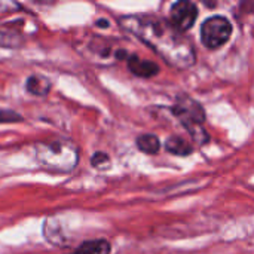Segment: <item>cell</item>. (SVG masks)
<instances>
[{"label": "cell", "instance_id": "6da1fadb", "mask_svg": "<svg viewBox=\"0 0 254 254\" xmlns=\"http://www.w3.org/2000/svg\"><path fill=\"white\" fill-rule=\"evenodd\" d=\"M119 24L174 68L186 70L196 63V51L190 39L165 19L144 15H127L119 18Z\"/></svg>", "mask_w": 254, "mask_h": 254}, {"label": "cell", "instance_id": "7a4b0ae2", "mask_svg": "<svg viewBox=\"0 0 254 254\" xmlns=\"http://www.w3.org/2000/svg\"><path fill=\"white\" fill-rule=\"evenodd\" d=\"M34 156L39 165L52 173H71L79 162L77 146L64 138H52L37 141L34 144Z\"/></svg>", "mask_w": 254, "mask_h": 254}, {"label": "cell", "instance_id": "3957f363", "mask_svg": "<svg viewBox=\"0 0 254 254\" xmlns=\"http://www.w3.org/2000/svg\"><path fill=\"white\" fill-rule=\"evenodd\" d=\"M232 36V24L226 16L213 15L201 24V42L205 48L214 51L229 42Z\"/></svg>", "mask_w": 254, "mask_h": 254}, {"label": "cell", "instance_id": "277c9868", "mask_svg": "<svg viewBox=\"0 0 254 254\" xmlns=\"http://www.w3.org/2000/svg\"><path fill=\"white\" fill-rule=\"evenodd\" d=\"M171 113L180 121L183 127L186 125H204L205 110L199 101L189 97L188 94L177 95L174 104L171 106Z\"/></svg>", "mask_w": 254, "mask_h": 254}, {"label": "cell", "instance_id": "5b68a950", "mask_svg": "<svg viewBox=\"0 0 254 254\" xmlns=\"http://www.w3.org/2000/svg\"><path fill=\"white\" fill-rule=\"evenodd\" d=\"M196 18H198V7L193 1L179 0L173 3L170 7V24L180 33L190 30Z\"/></svg>", "mask_w": 254, "mask_h": 254}, {"label": "cell", "instance_id": "8992f818", "mask_svg": "<svg viewBox=\"0 0 254 254\" xmlns=\"http://www.w3.org/2000/svg\"><path fill=\"white\" fill-rule=\"evenodd\" d=\"M127 65L129 68V71L137 76V77H143V79H149L153 77L159 73V65L155 61L150 60H141L138 55L131 54L127 60Z\"/></svg>", "mask_w": 254, "mask_h": 254}, {"label": "cell", "instance_id": "52a82bcc", "mask_svg": "<svg viewBox=\"0 0 254 254\" xmlns=\"http://www.w3.org/2000/svg\"><path fill=\"white\" fill-rule=\"evenodd\" d=\"M165 150L174 156L186 158L193 153V146L180 135H171L165 141Z\"/></svg>", "mask_w": 254, "mask_h": 254}, {"label": "cell", "instance_id": "ba28073f", "mask_svg": "<svg viewBox=\"0 0 254 254\" xmlns=\"http://www.w3.org/2000/svg\"><path fill=\"white\" fill-rule=\"evenodd\" d=\"M25 89L34 97H46L51 91V82L40 74H31L25 80Z\"/></svg>", "mask_w": 254, "mask_h": 254}, {"label": "cell", "instance_id": "9c48e42d", "mask_svg": "<svg viewBox=\"0 0 254 254\" xmlns=\"http://www.w3.org/2000/svg\"><path fill=\"white\" fill-rule=\"evenodd\" d=\"M43 235H45V240H48L54 246H64V243H65V237L63 234V229H61L60 223L52 217L45 220V223H43Z\"/></svg>", "mask_w": 254, "mask_h": 254}, {"label": "cell", "instance_id": "30bf717a", "mask_svg": "<svg viewBox=\"0 0 254 254\" xmlns=\"http://www.w3.org/2000/svg\"><path fill=\"white\" fill-rule=\"evenodd\" d=\"M112 246L107 240H92L80 244L73 254H110Z\"/></svg>", "mask_w": 254, "mask_h": 254}, {"label": "cell", "instance_id": "8fae6325", "mask_svg": "<svg viewBox=\"0 0 254 254\" xmlns=\"http://www.w3.org/2000/svg\"><path fill=\"white\" fill-rule=\"evenodd\" d=\"M135 144L140 152L147 155H156L161 149V141L155 134H141L137 137Z\"/></svg>", "mask_w": 254, "mask_h": 254}, {"label": "cell", "instance_id": "7c38bea8", "mask_svg": "<svg viewBox=\"0 0 254 254\" xmlns=\"http://www.w3.org/2000/svg\"><path fill=\"white\" fill-rule=\"evenodd\" d=\"M185 128L188 134L192 137L193 143H196L198 146H204L210 141V135L202 125H186Z\"/></svg>", "mask_w": 254, "mask_h": 254}, {"label": "cell", "instance_id": "4fadbf2b", "mask_svg": "<svg viewBox=\"0 0 254 254\" xmlns=\"http://www.w3.org/2000/svg\"><path fill=\"white\" fill-rule=\"evenodd\" d=\"M89 49L92 52H95L97 57L101 58V60H107L112 55V46L107 42H104L103 39H94L89 43Z\"/></svg>", "mask_w": 254, "mask_h": 254}, {"label": "cell", "instance_id": "5bb4252c", "mask_svg": "<svg viewBox=\"0 0 254 254\" xmlns=\"http://www.w3.org/2000/svg\"><path fill=\"white\" fill-rule=\"evenodd\" d=\"M91 165L95 168V170H100V171H104V170H109L110 165H112V159L110 156L106 153V152H95L91 158Z\"/></svg>", "mask_w": 254, "mask_h": 254}, {"label": "cell", "instance_id": "9a60e30c", "mask_svg": "<svg viewBox=\"0 0 254 254\" xmlns=\"http://www.w3.org/2000/svg\"><path fill=\"white\" fill-rule=\"evenodd\" d=\"M21 121L24 119L19 113L7 109H0V124H18Z\"/></svg>", "mask_w": 254, "mask_h": 254}, {"label": "cell", "instance_id": "2e32d148", "mask_svg": "<svg viewBox=\"0 0 254 254\" xmlns=\"http://www.w3.org/2000/svg\"><path fill=\"white\" fill-rule=\"evenodd\" d=\"M95 25L100 27V28H109V27H110V22H109L107 19H98V21L95 22Z\"/></svg>", "mask_w": 254, "mask_h": 254}]
</instances>
